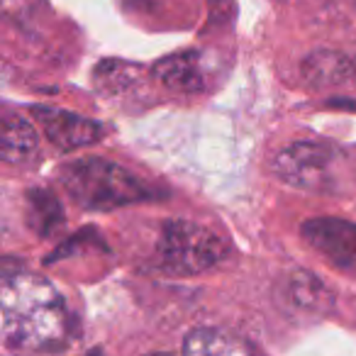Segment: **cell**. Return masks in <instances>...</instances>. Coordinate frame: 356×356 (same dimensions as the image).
I'll use <instances>...</instances> for the list:
<instances>
[{
  "label": "cell",
  "instance_id": "cell-1",
  "mask_svg": "<svg viewBox=\"0 0 356 356\" xmlns=\"http://www.w3.org/2000/svg\"><path fill=\"white\" fill-rule=\"evenodd\" d=\"M3 339L13 349H64L71 332V315L54 286L35 273H6L0 291Z\"/></svg>",
  "mask_w": 356,
  "mask_h": 356
},
{
  "label": "cell",
  "instance_id": "cell-2",
  "mask_svg": "<svg viewBox=\"0 0 356 356\" xmlns=\"http://www.w3.org/2000/svg\"><path fill=\"white\" fill-rule=\"evenodd\" d=\"M59 181L76 205L93 213L122 208L132 203H147L159 195L142 178L132 176L127 168L105 159H79L59 171Z\"/></svg>",
  "mask_w": 356,
  "mask_h": 356
},
{
  "label": "cell",
  "instance_id": "cell-3",
  "mask_svg": "<svg viewBox=\"0 0 356 356\" xmlns=\"http://www.w3.org/2000/svg\"><path fill=\"white\" fill-rule=\"evenodd\" d=\"M229 247L222 237L188 220H166L156 242L159 264L178 276H193L213 268L227 257Z\"/></svg>",
  "mask_w": 356,
  "mask_h": 356
},
{
  "label": "cell",
  "instance_id": "cell-4",
  "mask_svg": "<svg viewBox=\"0 0 356 356\" xmlns=\"http://www.w3.org/2000/svg\"><path fill=\"white\" fill-rule=\"evenodd\" d=\"M344 154L322 142H293L273 159V173L283 184L307 193H332L341 178Z\"/></svg>",
  "mask_w": 356,
  "mask_h": 356
},
{
  "label": "cell",
  "instance_id": "cell-5",
  "mask_svg": "<svg viewBox=\"0 0 356 356\" xmlns=\"http://www.w3.org/2000/svg\"><path fill=\"white\" fill-rule=\"evenodd\" d=\"M302 239L330 264L356 268V222L341 218H315L302 222Z\"/></svg>",
  "mask_w": 356,
  "mask_h": 356
},
{
  "label": "cell",
  "instance_id": "cell-6",
  "mask_svg": "<svg viewBox=\"0 0 356 356\" xmlns=\"http://www.w3.org/2000/svg\"><path fill=\"white\" fill-rule=\"evenodd\" d=\"M35 115L40 120L44 137L61 152L88 147V144H95L103 137V124L95 122V120L81 118L76 113H69V110L35 108Z\"/></svg>",
  "mask_w": 356,
  "mask_h": 356
},
{
  "label": "cell",
  "instance_id": "cell-7",
  "mask_svg": "<svg viewBox=\"0 0 356 356\" xmlns=\"http://www.w3.org/2000/svg\"><path fill=\"white\" fill-rule=\"evenodd\" d=\"M156 81H161L173 93H198L205 88V66L198 51H181V54L163 56L152 69Z\"/></svg>",
  "mask_w": 356,
  "mask_h": 356
},
{
  "label": "cell",
  "instance_id": "cell-8",
  "mask_svg": "<svg viewBox=\"0 0 356 356\" xmlns=\"http://www.w3.org/2000/svg\"><path fill=\"white\" fill-rule=\"evenodd\" d=\"M300 74L312 88L344 83L356 76V59L334 49H317L302 59Z\"/></svg>",
  "mask_w": 356,
  "mask_h": 356
},
{
  "label": "cell",
  "instance_id": "cell-9",
  "mask_svg": "<svg viewBox=\"0 0 356 356\" xmlns=\"http://www.w3.org/2000/svg\"><path fill=\"white\" fill-rule=\"evenodd\" d=\"M184 351L193 356H242L252 354L254 346L227 330L198 327L188 332V337L184 339Z\"/></svg>",
  "mask_w": 356,
  "mask_h": 356
},
{
  "label": "cell",
  "instance_id": "cell-10",
  "mask_svg": "<svg viewBox=\"0 0 356 356\" xmlns=\"http://www.w3.org/2000/svg\"><path fill=\"white\" fill-rule=\"evenodd\" d=\"M40 139L37 132L20 115H6L3 118V134H0V156L8 163H25L37 156Z\"/></svg>",
  "mask_w": 356,
  "mask_h": 356
},
{
  "label": "cell",
  "instance_id": "cell-11",
  "mask_svg": "<svg viewBox=\"0 0 356 356\" xmlns=\"http://www.w3.org/2000/svg\"><path fill=\"white\" fill-rule=\"evenodd\" d=\"M27 222L40 237H51L64 225V208L49 188H32L27 193Z\"/></svg>",
  "mask_w": 356,
  "mask_h": 356
},
{
  "label": "cell",
  "instance_id": "cell-12",
  "mask_svg": "<svg viewBox=\"0 0 356 356\" xmlns=\"http://www.w3.org/2000/svg\"><path fill=\"white\" fill-rule=\"evenodd\" d=\"M288 296L307 312H327L334 305V296L327 291L325 283L307 271H296L288 278Z\"/></svg>",
  "mask_w": 356,
  "mask_h": 356
}]
</instances>
